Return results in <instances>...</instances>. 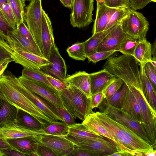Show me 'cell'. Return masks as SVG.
Here are the masks:
<instances>
[{
    "label": "cell",
    "mask_w": 156,
    "mask_h": 156,
    "mask_svg": "<svg viewBox=\"0 0 156 156\" xmlns=\"http://www.w3.org/2000/svg\"><path fill=\"white\" fill-rule=\"evenodd\" d=\"M101 123L115 138L119 151L133 156H145L153 151L154 147L148 142L126 126L114 120L102 112H93Z\"/></svg>",
    "instance_id": "1"
},
{
    "label": "cell",
    "mask_w": 156,
    "mask_h": 156,
    "mask_svg": "<svg viewBox=\"0 0 156 156\" xmlns=\"http://www.w3.org/2000/svg\"><path fill=\"white\" fill-rule=\"evenodd\" d=\"M16 77L8 70L0 77V100L5 101L27 112L43 125L55 122L46 115L21 90Z\"/></svg>",
    "instance_id": "2"
},
{
    "label": "cell",
    "mask_w": 156,
    "mask_h": 156,
    "mask_svg": "<svg viewBox=\"0 0 156 156\" xmlns=\"http://www.w3.org/2000/svg\"><path fill=\"white\" fill-rule=\"evenodd\" d=\"M102 68L121 79L127 85L143 92L138 62L133 56L123 55L110 56Z\"/></svg>",
    "instance_id": "3"
},
{
    "label": "cell",
    "mask_w": 156,
    "mask_h": 156,
    "mask_svg": "<svg viewBox=\"0 0 156 156\" xmlns=\"http://www.w3.org/2000/svg\"><path fill=\"white\" fill-rule=\"evenodd\" d=\"M65 108L75 119L83 121L93 112L90 106V98L75 86L69 84L68 88L59 92Z\"/></svg>",
    "instance_id": "4"
},
{
    "label": "cell",
    "mask_w": 156,
    "mask_h": 156,
    "mask_svg": "<svg viewBox=\"0 0 156 156\" xmlns=\"http://www.w3.org/2000/svg\"><path fill=\"white\" fill-rule=\"evenodd\" d=\"M122 30L130 38L142 41L147 40L149 23L141 13L130 9L128 14L121 21Z\"/></svg>",
    "instance_id": "5"
},
{
    "label": "cell",
    "mask_w": 156,
    "mask_h": 156,
    "mask_svg": "<svg viewBox=\"0 0 156 156\" xmlns=\"http://www.w3.org/2000/svg\"><path fill=\"white\" fill-rule=\"evenodd\" d=\"M0 45L10 54L13 61L22 65L24 68L40 70L42 67L51 64L45 58L26 51L20 47L11 46L0 38Z\"/></svg>",
    "instance_id": "6"
},
{
    "label": "cell",
    "mask_w": 156,
    "mask_h": 156,
    "mask_svg": "<svg viewBox=\"0 0 156 156\" xmlns=\"http://www.w3.org/2000/svg\"><path fill=\"white\" fill-rule=\"evenodd\" d=\"M98 108L100 112L107 115L114 120L127 127L151 144L143 125L133 120L121 109L112 106L105 98Z\"/></svg>",
    "instance_id": "7"
},
{
    "label": "cell",
    "mask_w": 156,
    "mask_h": 156,
    "mask_svg": "<svg viewBox=\"0 0 156 156\" xmlns=\"http://www.w3.org/2000/svg\"><path fill=\"white\" fill-rule=\"evenodd\" d=\"M75 145L98 154L99 156H110L118 150L114 143L108 139L102 138H83L67 135L63 136Z\"/></svg>",
    "instance_id": "8"
},
{
    "label": "cell",
    "mask_w": 156,
    "mask_h": 156,
    "mask_svg": "<svg viewBox=\"0 0 156 156\" xmlns=\"http://www.w3.org/2000/svg\"><path fill=\"white\" fill-rule=\"evenodd\" d=\"M137 100L141 110L143 126L147 133L151 145L154 148L156 145V113L151 107L144 96L135 88L127 85Z\"/></svg>",
    "instance_id": "9"
},
{
    "label": "cell",
    "mask_w": 156,
    "mask_h": 156,
    "mask_svg": "<svg viewBox=\"0 0 156 156\" xmlns=\"http://www.w3.org/2000/svg\"><path fill=\"white\" fill-rule=\"evenodd\" d=\"M42 9L41 0H34L30 1L26 7L24 14V20L27 24V26L42 53L41 32Z\"/></svg>",
    "instance_id": "10"
},
{
    "label": "cell",
    "mask_w": 156,
    "mask_h": 156,
    "mask_svg": "<svg viewBox=\"0 0 156 156\" xmlns=\"http://www.w3.org/2000/svg\"><path fill=\"white\" fill-rule=\"evenodd\" d=\"M94 0H73L70 21L73 27L81 28L92 21Z\"/></svg>",
    "instance_id": "11"
},
{
    "label": "cell",
    "mask_w": 156,
    "mask_h": 156,
    "mask_svg": "<svg viewBox=\"0 0 156 156\" xmlns=\"http://www.w3.org/2000/svg\"><path fill=\"white\" fill-rule=\"evenodd\" d=\"M20 81L29 89L56 106L65 108L59 92L48 84L31 80L23 76H19Z\"/></svg>",
    "instance_id": "12"
},
{
    "label": "cell",
    "mask_w": 156,
    "mask_h": 156,
    "mask_svg": "<svg viewBox=\"0 0 156 156\" xmlns=\"http://www.w3.org/2000/svg\"><path fill=\"white\" fill-rule=\"evenodd\" d=\"M51 64L44 66L40 70L46 74L61 80L67 78V68L64 60L61 55L55 43L51 46L47 59Z\"/></svg>",
    "instance_id": "13"
},
{
    "label": "cell",
    "mask_w": 156,
    "mask_h": 156,
    "mask_svg": "<svg viewBox=\"0 0 156 156\" xmlns=\"http://www.w3.org/2000/svg\"><path fill=\"white\" fill-rule=\"evenodd\" d=\"M36 139L57 156H67L74 147V144L63 136L44 134L40 135Z\"/></svg>",
    "instance_id": "14"
},
{
    "label": "cell",
    "mask_w": 156,
    "mask_h": 156,
    "mask_svg": "<svg viewBox=\"0 0 156 156\" xmlns=\"http://www.w3.org/2000/svg\"><path fill=\"white\" fill-rule=\"evenodd\" d=\"M16 80L22 91L46 115L55 122H63L56 106L29 89L21 83L18 77H16Z\"/></svg>",
    "instance_id": "15"
},
{
    "label": "cell",
    "mask_w": 156,
    "mask_h": 156,
    "mask_svg": "<svg viewBox=\"0 0 156 156\" xmlns=\"http://www.w3.org/2000/svg\"><path fill=\"white\" fill-rule=\"evenodd\" d=\"M47 134L44 129L31 130L25 128L16 122V120L0 127V139H9L24 137L36 138L42 134Z\"/></svg>",
    "instance_id": "16"
},
{
    "label": "cell",
    "mask_w": 156,
    "mask_h": 156,
    "mask_svg": "<svg viewBox=\"0 0 156 156\" xmlns=\"http://www.w3.org/2000/svg\"><path fill=\"white\" fill-rule=\"evenodd\" d=\"M120 22L115 26L98 47L97 52L114 51H119L121 44L126 35Z\"/></svg>",
    "instance_id": "17"
},
{
    "label": "cell",
    "mask_w": 156,
    "mask_h": 156,
    "mask_svg": "<svg viewBox=\"0 0 156 156\" xmlns=\"http://www.w3.org/2000/svg\"><path fill=\"white\" fill-rule=\"evenodd\" d=\"M41 40L42 53L44 57L47 59L51 46L55 42L51 20L43 9L41 14Z\"/></svg>",
    "instance_id": "18"
},
{
    "label": "cell",
    "mask_w": 156,
    "mask_h": 156,
    "mask_svg": "<svg viewBox=\"0 0 156 156\" xmlns=\"http://www.w3.org/2000/svg\"><path fill=\"white\" fill-rule=\"evenodd\" d=\"M91 95L103 92L117 77L106 69L89 74Z\"/></svg>",
    "instance_id": "19"
},
{
    "label": "cell",
    "mask_w": 156,
    "mask_h": 156,
    "mask_svg": "<svg viewBox=\"0 0 156 156\" xmlns=\"http://www.w3.org/2000/svg\"><path fill=\"white\" fill-rule=\"evenodd\" d=\"M5 41L11 46L20 47L26 51L44 57L36 44L23 36L17 27L10 33Z\"/></svg>",
    "instance_id": "20"
},
{
    "label": "cell",
    "mask_w": 156,
    "mask_h": 156,
    "mask_svg": "<svg viewBox=\"0 0 156 156\" xmlns=\"http://www.w3.org/2000/svg\"><path fill=\"white\" fill-rule=\"evenodd\" d=\"M128 87L121 109L133 120L143 125V116L140 105L131 89Z\"/></svg>",
    "instance_id": "21"
},
{
    "label": "cell",
    "mask_w": 156,
    "mask_h": 156,
    "mask_svg": "<svg viewBox=\"0 0 156 156\" xmlns=\"http://www.w3.org/2000/svg\"><path fill=\"white\" fill-rule=\"evenodd\" d=\"M119 9L112 8L105 4L97 5L96 16L93 27V34L105 30L112 14Z\"/></svg>",
    "instance_id": "22"
},
{
    "label": "cell",
    "mask_w": 156,
    "mask_h": 156,
    "mask_svg": "<svg viewBox=\"0 0 156 156\" xmlns=\"http://www.w3.org/2000/svg\"><path fill=\"white\" fill-rule=\"evenodd\" d=\"M68 83L76 87L88 98L91 96L89 74L84 71H79L70 75L66 79Z\"/></svg>",
    "instance_id": "23"
},
{
    "label": "cell",
    "mask_w": 156,
    "mask_h": 156,
    "mask_svg": "<svg viewBox=\"0 0 156 156\" xmlns=\"http://www.w3.org/2000/svg\"><path fill=\"white\" fill-rule=\"evenodd\" d=\"M6 140L16 151L24 154L25 156H28L31 152L36 151L38 142L36 138L32 137L9 139Z\"/></svg>",
    "instance_id": "24"
},
{
    "label": "cell",
    "mask_w": 156,
    "mask_h": 156,
    "mask_svg": "<svg viewBox=\"0 0 156 156\" xmlns=\"http://www.w3.org/2000/svg\"><path fill=\"white\" fill-rule=\"evenodd\" d=\"M93 112L88 115L82 123L90 131L110 140L116 146V142L114 136L101 123Z\"/></svg>",
    "instance_id": "25"
},
{
    "label": "cell",
    "mask_w": 156,
    "mask_h": 156,
    "mask_svg": "<svg viewBox=\"0 0 156 156\" xmlns=\"http://www.w3.org/2000/svg\"><path fill=\"white\" fill-rule=\"evenodd\" d=\"M18 109L8 102L0 100V127L16 120Z\"/></svg>",
    "instance_id": "26"
},
{
    "label": "cell",
    "mask_w": 156,
    "mask_h": 156,
    "mask_svg": "<svg viewBox=\"0 0 156 156\" xmlns=\"http://www.w3.org/2000/svg\"><path fill=\"white\" fill-rule=\"evenodd\" d=\"M151 44L147 40L140 41L135 49L133 57L140 65L144 66L152 58Z\"/></svg>",
    "instance_id": "27"
},
{
    "label": "cell",
    "mask_w": 156,
    "mask_h": 156,
    "mask_svg": "<svg viewBox=\"0 0 156 156\" xmlns=\"http://www.w3.org/2000/svg\"><path fill=\"white\" fill-rule=\"evenodd\" d=\"M143 65H140V71L142 82L143 92L147 102L152 109L156 112L155 94L152 86L144 72Z\"/></svg>",
    "instance_id": "28"
},
{
    "label": "cell",
    "mask_w": 156,
    "mask_h": 156,
    "mask_svg": "<svg viewBox=\"0 0 156 156\" xmlns=\"http://www.w3.org/2000/svg\"><path fill=\"white\" fill-rule=\"evenodd\" d=\"M16 121L25 128L33 130L43 129V125L31 115L18 109Z\"/></svg>",
    "instance_id": "29"
},
{
    "label": "cell",
    "mask_w": 156,
    "mask_h": 156,
    "mask_svg": "<svg viewBox=\"0 0 156 156\" xmlns=\"http://www.w3.org/2000/svg\"><path fill=\"white\" fill-rule=\"evenodd\" d=\"M115 25L107 30L93 34L85 41V49L87 56L97 52V49L99 45Z\"/></svg>",
    "instance_id": "30"
},
{
    "label": "cell",
    "mask_w": 156,
    "mask_h": 156,
    "mask_svg": "<svg viewBox=\"0 0 156 156\" xmlns=\"http://www.w3.org/2000/svg\"><path fill=\"white\" fill-rule=\"evenodd\" d=\"M68 135L83 138H102L104 137L88 130L81 123H76L68 126Z\"/></svg>",
    "instance_id": "31"
},
{
    "label": "cell",
    "mask_w": 156,
    "mask_h": 156,
    "mask_svg": "<svg viewBox=\"0 0 156 156\" xmlns=\"http://www.w3.org/2000/svg\"><path fill=\"white\" fill-rule=\"evenodd\" d=\"M68 126L63 122H57L43 125V129L47 134L64 136L68 135Z\"/></svg>",
    "instance_id": "32"
},
{
    "label": "cell",
    "mask_w": 156,
    "mask_h": 156,
    "mask_svg": "<svg viewBox=\"0 0 156 156\" xmlns=\"http://www.w3.org/2000/svg\"><path fill=\"white\" fill-rule=\"evenodd\" d=\"M85 41L76 42L69 47L66 51L69 57L79 61H84L87 58L85 49Z\"/></svg>",
    "instance_id": "33"
},
{
    "label": "cell",
    "mask_w": 156,
    "mask_h": 156,
    "mask_svg": "<svg viewBox=\"0 0 156 156\" xmlns=\"http://www.w3.org/2000/svg\"><path fill=\"white\" fill-rule=\"evenodd\" d=\"M128 88L127 85L123 83L119 90L111 97L105 99L112 106L121 109Z\"/></svg>",
    "instance_id": "34"
},
{
    "label": "cell",
    "mask_w": 156,
    "mask_h": 156,
    "mask_svg": "<svg viewBox=\"0 0 156 156\" xmlns=\"http://www.w3.org/2000/svg\"><path fill=\"white\" fill-rule=\"evenodd\" d=\"M25 2L24 0H9L17 25L21 22L24 21V8L26 6Z\"/></svg>",
    "instance_id": "35"
},
{
    "label": "cell",
    "mask_w": 156,
    "mask_h": 156,
    "mask_svg": "<svg viewBox=\"0 0 156 156\" xmlns=\"http://www.w3.org/2000/svg\"><path fill=\"white\" fill-rule=\"evenodd\" d=\"M22 76L31 80L44 83L53 88L48 80L46 74L40 70L24 68L22 70Z\"/></svg>",
    "instance_id": "36"
},
{
    "label": "cell",
    "mask_w": 156,
    "mask_h": 156,
    "mask_svg": "<svg viewBox=\"0 0 156 156\" xmlns=\"http://www.w3.org/2000/svg\"><path fill=\"white\" fill-rule=\"evenodd\" d=\"M140 41L126 36L121 44L119 51L123 55L133 56L136 47Z\"/></svg>",
    "instance_id": "37"
},
{
    "label": "cell",
    "mask_w": 156,
    "mask_h": 156,
    "mask_svg": "<svg viewBox=\"0 0 156 156\" xmlns=\"http://www.w3.org/2000/svg\"><path fill=\"white\" fill-rule=\"evenodd\" d=\"M131 8H123L117 9L112 14L108 23L105 30L116 25L128 15Z\"/></svg>",
    "instance_id": "38"
},
{
    "label": "cell",
    "mask_w": 156,
    "mask_h": 156,
    "mask_svg": "<svg viewBox=\"0 0 156 156\" xmlns=\"http://www.w3.org/2000/svg\"><path fill=\"white\" fill-rule=\"evenodd\" d=\"M15 29L9 23L0 9V38L6 41L10 33Z\"/></svg>",
    "instance_id": "39"
},
{
    "label": "cell",
    "mask_w": 156,
    "mask_h": 156,
    "mask_svg": "<svg viewBox=\"0 0 156 156\" xmlns=\"http://www.w3.org/2000/svg\"><path fill=\"white\" fill-rule=\"evenodd\" d=\"M144 67L145 75L156 94V67L149 61L146 62Z\"/></svg>",
    "instance_id": "40"
},
{
    "label": "cell",
    "mask_w": 156,
    "mask_h": 156,
    "mask_svg": "<svg viewBox=\"0 0 156 156\" xmlns=\"http://www.w3.org/2000/svg\"><path fill=\"white\" fill-rule=\"evenodd\" d=\"M123 83L121 79L117 77L102 92L104 98L107 99L112 96L119 90Z\"/></svg>",
    "instance_id": "41"
},
{
    "label": "cell",
    "mask_w": 156,
    "mask_h": 156,
    "mask_svg": "<svg viewBox=\"0 0 156 156\" xmlns=\"http://www.w3.org/2000/svg\"><path fill=\"white\" fill-rule=\"evenodd\" d=\"M0 9L9 23L16 28L17 24L15 18L9 3H3L0 6Z\"/></svg>",
    "instance_id": "42"
},
{
    "label": "cell",
    "mask_w": 156,
    "mask_h": 156,
    "mask_svg": "<svg viewBox=\"0 0 156 156\" xmlns=\"http://www.w3.org/2000/svg\"><path fill=\"white\" fill-rule=\"evenodd\" d=\"M116 51H105L97 52L90 55L87 56L88 62H91L94 63L102 60L107 59L112 55Z\"/></svg>",
    "instance_id": "43"
},
{
    "label": "cell",
    "mask_w": 156,
    "mask_h": 156,
    "mask_svg": "<svg viewBox=\"0 0 156 156\" xmlns=\"http://www.w3.org/2000/svg\"><path fill=\"white\" fill-rule=\"evenodd\" d=\"M47 78L52 87L59 92L61 90L67 88L69 84L66 79L61 80L53 78L46 74Z\"/></svg>",
    "instance_id": "44"
},
{
    "label": "cell",
    "mask_w": 156,
    "mask_h": 156,
    "mask_svg": "<svg viewBox=\"0 0 156 156\" xmlns=\"http://www.w3.org/2000/svg\"><path fill=\"white\" fill-rule=\"evenodd\" d=\"M58 112L63 120V121L68 126L75 124L74 119L65 108L56 106Z\"/></svg>",
    "instance_id": "45"
},
{
    "label": "cell",
    "mask_w": 156,
    "mask_h": 156,
    "mask_svg": "<svg viewBox=\"0 0 156 156\" xmlns=\"http://www.w3.org/2000/svg\"><path fill=\"white\" fill-rule=\"evenodd\" d=\"M105 4L112 8H130L129 0H105Z\"/></svg>",
    "instance_id": "46"
},
{
    "label": "cell",
    "mask_w": 156,
    "mask_h": 156,
    "mask_svg": "<svg viewBox=\"0 0 156 156\" xmlns=\"http://www.w3.org/2000/svg\"><path fill=\"white\" fill-rule=\"evenodd\" d=\"M67 156H99L97 153L75 145L73 150Z\"/></svg>",
    "instance_id": "47"
},
{
    "label": "cell",
    "mask_w": 156,
    "mask_h": 156,
    "mask_svg": "<svg viewBox=\"0 0 156 156\" xmlns=\"http://www.w3.org/2000/svg\"><path fill=\"white\" fill-rule=\"evenodd\" d=\"M130 8L136 10L144 8L151 2H156V0H129Z\"/></svg>",
    "instance_id": "48"
},
{
    "label": "cell",
    "mask_w": 156,
    "mask_h": 156,
    "mask_svg": "<svg viewBox=\"0 0 156 156\" xmlns=\"http://www.w3.org/2000/svg\"><path fill=\"white\" fill-rule=\"evenodd\" d=\"M36 151L39 156H57L48 147L38 142Z\"/></svg>",
    "instance_id": "49"
},
{
    "label": "cell",
    "mask_w": 156,
    "mask_h": 156,
    "mask_svg": "<svg viewBox=\"0 0 156 156\" xmlns=\"http://www.w3.org/2000/svg\"><path fill=\"white\" fill-rule=\"evenodd\" d=\"M104 99L102 92L91 95L90 98V106L92 109L98 108Z\"/></svg>",
    "instance_id": "50"
},
{
    "label": "cell",
    "mask_w": 156,
    "mask_h": 156,
    "mask_svg": "<svg viewBox=\"0 0 156 156\" xmlns=\"http://www.w3.org/2000/svg\"><path fill=\"white\" fill-rule=\"evenodd\" d=\"M16 27L19 30L21 33L25 37L35 43L32 34L27 26L24 23V21L20 23L17 25Z\"/></svg>",
    "instance_id": "51"
},
{
    "label": "cell",
    "mask_w": 156,
    "mask_h": 156,
    "mask_svg": "<svg viewBox=\"0 0 156 156\" xmlns=\"http://www.w3.org/2000/svg\"><path fill=\"white\" fill-rule=\"evenodd\" d=\"M13 61V59L12 57L8 58L0 61V77L7 67L8 64Z\"/></svg>",
    "instance_id": "52"
},
{
    "label": "cell",
    "mask_w": 156,
    "mask_h": 156,
    "mask_svg": "<svg viewBox=\"0 0 156 156\" xmlns=\"http://www.w3.org/2000/svg\"><path fill=\"white\" fill-rule=\"evenodd\" d=\"M1 151L5 156H25L24 154L17 151L12 149H2Z\"/></svg>",
    "instance_id": "53"
},
{
    "label": "cell",
    "mask_w": 156,
    "mask_h": 156,
    "mask_svg": "<svg viewBox=\"0 0 156 156\" xmlns=\"http://www.w3.org/2000/svg\"><path fill=\"white\" fill-rule=\"evenodd\" d=\"M5 148L12 149L16 150L14 148L12 147L7 142L6 140L0 139V156H5L4 154L1 151L2 149Z\"/></svg>",
    "instance_id": "54"
},
{
    "label": "cell",
    "mask_w": 156,
    "mask_h": 156,
    "mask_svg": "<svg viewBox=\"0 0 156 156\" xmlns=\"http://www.w3.org/2000/svg\"><path fill=\"white\" fill-rule=\"evenodd\" d=\"M11 57L10 54L0 45V61Z\"/></svg>",
    "instance_id": "55"
},
{
    "label": "cell",
    "mask_w": 156,
    "mask_h": 156,
    "mask_svg": "<svg viewBox=\"0 0 156 156\" xmlns=\"http://www.w3.org/2000/svg\"><path fill=\"white\" fill-rule=\"evenodd\" d=\"M65 7L72 9L73 0H59Z\"/></svg>",
    "instance_id": "56"
},
{
    "label": "cell",
    "mask_w": 156,
    "mask_h": 156,
    "mask_svg": "<svg viewBox=\"0 0 156 156\" xmlns=\"http://www.w3.org/2000/svg\"><path fill=\"white\" fill-rule=\"evenodd\" d=\"M151 51L152 58L154 60H156V40L155 39L152 44H151Z\"/></svg>",
    "instance_id": "57"
},
{
    "label": "cell",
    "mask_w": 156,
    "mask_h": 156,
    "mask_svg": "<svg viewBox=\"0 0 156 156\" xmlns=\"http://www.w3.org/2000/svg\"><path fill=\"white\" fill-rule=\"evenodd\" d=\"M112 156H132V155L128 153L122 151H119L114 152L111 154Z\"/></svg>",
    "instance_id": "58"
},
{
    "label": "cell",
    "mask_w": 156,
    "mask_h": 156,
    "mask_svg": "<svg viewBox=\"0 0 156 156\" xmlns=\"http://www.w3.org/2000/svg\"><path fill=\"white\" fill-rule=\"evenodd\" d=\"M156 156V151L155 149L153 151L150 152L145 155V156Z\"/></svg>",
    "instance_id": "59"
},
{
    "label": "cell",
    "mask_w": 156,
    "mask_h": 156,
    "mask_svg": "<svg viewBox=\"0 0 156 156\" xmlns=\"http://www.w3.org/2000/svg\"><path fill=\"white\" fill-rule=\"evenodd\" d=\"M105 0H96L97 5L105 4Z\"/></svg>",
    "instance_id": "60"
},
{
    "label": "cell",
    "mask_w": 156,
    "mask_h": 156,
    "mask_svg": "<svg viewBox=\"0 0 156 156\" xmlns=\"http://www.w3.org/2000/svg\"><path fill=\"white\" fill-rule=\"evenodd\" d=\"M9 3V0H0V6L3 3Z\"/></svg>",
    "instance_id": "61"
},
{
    "label": "cell",
    "mask_w": 156,
    "mask_h": 156,
    "mask_svg": "<svg viewBox=\"0 0 156 156\" xmlns=\"http://www.w3.org/2000/svg\"><path fill=\"white\" fill-rule=\"evenodd\" d=\"M154 66L156 67V60L152 59L150 61Z\"/></svg>",
    "instance_id": "62"
},
{
    "label": "cell",
    "mask_w": 156,
    "mask_h": 156,
    "mask_svg": "<svg viewBox=\"0 0 156 156\" xmlns=\"http://www.w3.org/2000/svg\"><path fill=\"white\" fill-rule=\"evenodd\" d=\"M25 1H33L34 0H24Z\"/></svg>",
    "instance_id": "63"
}]
</instances>
